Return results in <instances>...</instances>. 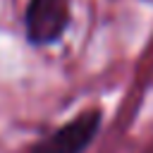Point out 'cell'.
I'll return each instance as SVG.
<instances>
[{
    "label": "cell",
    "mask_w": 153,
    "mask_h": 153,
    "mask_svg": "<svg viewBox=\"0 0 153 153\" xmlns=\"http://www.w3.org/2000/svg\"><path fill=\"white\" fill-rule=\"evenodd\" d=\"M98 127H100V110L98 108L86 110L74 120H69L65 127H60L55 134L36 143L31 153H84L86 146L98 134Z\"/></svg>",
    "instance_id": "obj_1"
},
{
    "label": "cell",
    "mask_w": 153,
    "mask_h": 153,
    "mask_svg": "<svg viewBox=\"0 0 153 153\" xmlns=\"http://www.w3.org/2000/svg\"><path fill=\"white\" fill-rule=\"evenodd\" d=\"M69 24V0H29L26 33L36 45L55 43Z\"/></svg>",
    "instance_id": "obj_2"
}]
</instances>
